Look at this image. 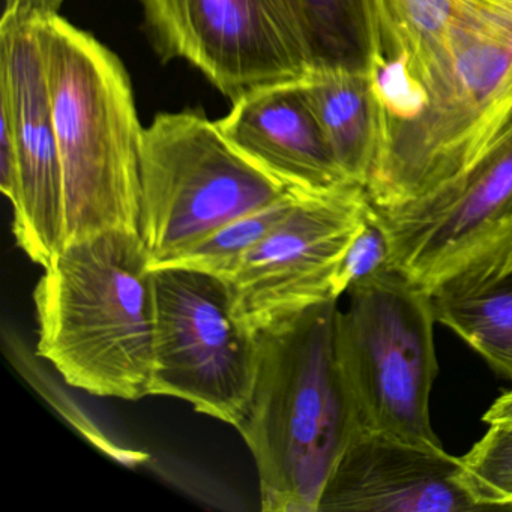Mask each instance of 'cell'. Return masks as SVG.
Listing matches in <instances>:
<instances>
[{"label": "cell", "mask_w": 512, "mask_h": 512, "mask_svg": "<svg viewBox=\"0 0 512 512\" xmlns=\"http://www.w3.org/2000/svg\"><path fill=\"white\" fill-rule=\"evenodd\" d=\"M338 299L259 335V370L236 430L259 473L265 512H317L323 488L362 430L337 344Z\"/></svg>", "instance_id": "7a4b0ae2"}, {"label": "cell", "mask_w": 512, "mask_h": 512, "mask_svg": "<svg viewBox=\"0 0 512 512\" xmlns=\"http://www.w3.org/2000/svg\"><path fill=\"white\" fill-rule=\"evenodd\" d=\"M0 124L16 152L14 235L47 268L65 247V187L37 14L5 10L0 22Z\"/></svg>", "instance_id": "8fae6325"}, {"label": "cell", "mask_w": 512, "mask_h": 512, "mask_svg": "<svg viewBox=\"0 0 512 512\" xmlns=\"http://www.w3.org/2000/svg\"><path fill=\"white\" fill-rule=\"evenodd\" d=\"M37 353L65 383L97 397L151 395L155 293L151 254L137 230L67 242L34 292Z\"/></svg>", "instance_id": "3957f363"}, {"label": "cell", "mask_w": 512, "mask_h": 512, "mask_svg": "<svg viewBox=\"0 0 512 512\" xmlns=\"http://www.w3.org/2000/svg\"><path fill=\"white\" fill-rule=\"evenodd\" d=\"M154 271L151 395L187 401L203 415L242 421L259 370V335L233 313L229 284L182 266Z\"/></svg>", "instance_id": "52a82bcc"}, {"label": "cell", "mask_w": 512, "mask_h": 512, "mask_svg": "<svg viewBox=\"0 0 512 512\" xmlns=\"http://www.w3.org/2000/svg\"><path fill=\"white\" fill-rule=\"evenodd\" d=\"M485 511L460 457L379 431L356 433L332 470L317 512Z\"/></svg>", "instance_id": "7c38bea8"}, {"label": "cell", "mask_w": 512, "mask_h": 512, "mask_svg": "<svg viewBox=\"0 0 512 512\" xmlns=\"http://www.w3.org/2000/svg\"><path fill=\"white\" fill-rule=\"evenodd\" d=\"M298 194L289 191L277 202L224 224L161 266L197 269L229 281L247 254L286 217Z\"/></svg>", "instance_id": "ac0fdd59"}, {"label": "cell", "mask_w": 512, "mask_h": 512, "mask_svg": "<svg viewBox=\"0 0 512 512\" xmlns=\"http://www.w3.org/2000/svg\"><path fill=\"white\" fill-rule=\"evenodd\" d=\"M437 322L512 380V260L431 292Z\"/></svg>", "instance_id": "9a60e30c"}, {"label": "cell", "mask_w": 512, "mask_h": 512, "mask_svg": "<svg viewBox=\"0 0 512 512\" xmlns=\"http://www.w3.org/2000/svg\"><path fill=\"white\" fill-rule=\"evenodd\" d=\"M371 206L400 208L469 167L512 124V0H482L412 82L374 89Z\"/></svg>", "instance_id": "6da1fadb"}, {"label": "cell", "mask_w": 512, "mask_h": 512, "mask_svg": "<svg viewBox=\"0 0 512 512\" xmlns=\"http://www.w3.org/2000/svg\"><path fill=\"white\" fill-rule=\"evenodd\" d=\"M460 458L466 484L485 509H512V421L491 424Z\"/></svg>", "instance_id": "d6986e66"}, {"label": "cell", "mask_w": 512, "mask_h": 512, "mask_svg": "<svg viewBox=\"0 0 512 512\" xmlns=\"http://www.w3.org/2000/svg\"><path fill=\"white\" fill-rule=\"evenodd\" d=\"M289 191L242 157L202 112L160 113L143 131L140 155V235L151 268Z\"/></svg>", "instance_id": "5b68a950"}, {"label": "cell", "mask_w": 512, "mask_h": 512, "mask_svg": "<svg viewBox=\"0 0 512 512\" xmlns=\"http://www.w3.org/2000/svg\"><path fill=\"white\" fill-rule=\"evenodd\" d=\"M374 212L388 235L389 265L430 295L511 262L512 124L451 181L400 208Z\"/></svg>", "instance_id": "ba28073f"}, {"label": "cell", "mask_w": 512, "mask_h": 512, "mask_svg": "<svg viewBox=\"0 0 512 512\" xmlns=\"http://www.w3.org/2000/svg\"><path fill=\"white\" fill-rule=\"evenodd\" d=\"M302 91L347 178L365 188L379 143V106L367 73H311Z\"/></svg>", "instance_id": "2e32d148"}, {"label": "cell", "mask_w": 512, "mask_h": 512, "mask_svg": "<svg viewBox=\"0 0 512 512\" xmlns=\"http://www.w3.org/2000/svg\"><path fill=\"white\" fill-rule=\"evenodd\" d=\"M482 421L490 425L496 422L512 421V389L491 404L490 409L482 416Z\"/></svg>", "instance_id": "7402d4cb"}, {"label": "cell", "mask_w": 512, "mask_h": 512, "mask_svg": "<svg viewBox=\"0 0 512 512\" xmlns=\"http://www.w3.org/2000/svg\"><path fill=\"white\" fill-rule=\"evenodd\" d=\"M164 62L184 59L232 103L310 76L289 0H140Z\"/></svg>", "instance_id": "9c48e42d"}, {"label": "cell", "mask_w": 512, "mask_h": 512, "mask_svg": "<svg viewBox=\"0 0 512 512\" xmlns=\"http://www.w3.org/2000/svg\"><path fill=\"white\" fill-rule=\"evenodd\" d=\"M65 0H5V10L25 11V13L46 16L59 13Z\"/></svg>", "instance_id": "44dd1931"}, {"label": "cell", "mask_w": 512, "mask_h": 512, "mask_svg": "<svg viewBox=\"0 0 512 512\" xmlns=\"http://www.w3.org/2000/svg\"><path fill=\"white\" fill-rule=\"evenodd\" d=\"M377 85L415 80L442 52L461 19L482 0H374Z\"/></svg>", "instance_id": "5bb4252c"}, {"label": "cell", "mask_w": 512, "mask_h": 512, "mask_svg": "<svg viewBox=\"0 0 512 512\" xmlns=\"http://www.w3.org/2000/svg\"><path fill=\"white\" fill-rule=\"evenodd\" d=\"M65 187V244L140 232L143 131L127 68L61 14L37 16Z\"/></svg>", "instance_id": "277c9868"}, {"label": "cell", "mask_w": 512, "mask_h": 512, "mask_svg": "<svg viewBox=\"0 0 512 512\" xmlns=\"http://www.w3.org/2000/svg\"><path fill=\"white\" fill-rule=\"evenodd\" d=\"M347 293L337 344L362 428L442 448L430 421L439 373L430 293L391 265Z\"/></svg>", "instance_id": "8992f818"}, {"label": "cell", "mask_w": 512, "mask_h": 512, "mask_svg": "<svg viewBox=\"0 0 512 512\" xmlns=\"http://www.w3.org/2000/svg\"><path fill=\"white\" fill-rule=\"evenodd\" d=\"M361 185L299 193L286 217L227 281L233 313L260 335L334 296L341 259L370 214Z\"/></svg>", "instance_id": "30bf717a"}, {"label": "cell", "mask_w": 512, "mask_h": 512, "mask_svg": "<svg viewBox=\"0 0 512 512\" xmlns=\"http://www.w3.org/2000/svg\"><path fill=\"white\" fill-rule=\"evenodd\" d=\"M217 121L230 145L278 184L296 193H325L347 178L305 97L301 82L272 86L232 103Z\"/></svg>", "instance_id": "4fadbf2b"}, {"label": "cell", "mask_w": 512, "mask_h": 512, "mask_svg": "<svg viewBox=\"0 0 512 512\" xmlns=\"http://www.w3.org/2000/svg\"><path fill=\"white\" fill-rule=\"evenodd\" d=\"M389 266V241L382 221L371 206L367 220L350 242L338 266L334 296L340 298L350 287Z\"/></svg>", "instance_id": "ffe728a7"}, {"label": "cell", "mask_w": 512, "mask_h": 512, "mask_svg": "<svg viewBox=\"0 0 512 512\" xmlns=\"http://www.w3.org/2000/svg\"><path fill=\"white\" fill-rule=\"evenodd\" d=\"M311 73H367L376 59L374 0H289Z\"/></svg>", "instance_id": "e0dca14e"}]
</instances>
